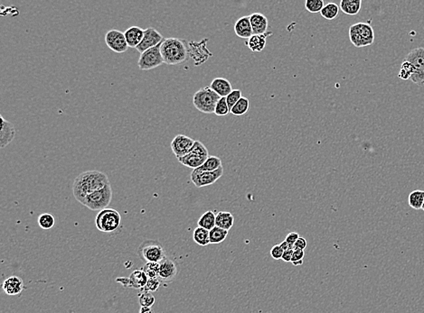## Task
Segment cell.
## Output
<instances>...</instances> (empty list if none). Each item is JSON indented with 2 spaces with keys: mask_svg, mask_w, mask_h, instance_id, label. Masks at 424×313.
<instances>
[{
  "mask_svg": "<svg viewBox=\"0 0 424 313\" xmlns=\"http://www.w3.org/2000/svg\"><path fill=\"white\" fill-rule=\"evenodd\" d=\"M122 224V216L116 209H102L97 214L95 225L98 230L104 233H111L118 230Z\"/></svg>",
  "mask_w": 424,
  "mask_h": 313,
  "instance_id": "5b68a950",
  "label": "cell"
},
{
  "mask_svg": "<svg viewBox=\"0 0 424 313\" xmlns=\"http://www.w3.org/2000/svg\"><path fill=\"white\" fill-rule=\"evenodd\" d=\"M105 42L110 50L117 54H123L129 48L125 34L120 30H109L105 34Z\"/></svg>",
  "mask_w": 424,
  "mask_h": 313,
  "instance_id": "7c38bea8",
  "label": "cell"
},
{
  "mask_svg": "<svg viewBox=\"0 0 424 313\" xmlns=\"http://www.w3.org/2000/svg\"><path fill=\"white\" fill-rule=\"evenodd\" d=\"M148 278L142 270H135L129 277H118L116 283L123 285L125 288L142 290L147 284Z\"/></svg>",
  "mask_w": 424,
  "mask_h": 313,
  "instance_id": "4fadbf2b",
  "label": "cell"
},
{
  "mask_svg": "<svg viewBox=\"0 0 424 313\" xmlns=\"http://www.w3.org/2000/svg\"><path fill=\"white\" fill-rule=\"evenodd\" d=\"M250 109V101L247 98L242 97L240 101L236 103L234 108L231 109V112L234 116H244L248 112Z\"/></svg>",
  "mask_w": 424,
  "mask_h": 313,
  "instance_id": "4dcf8cb0",
  "label": "cell"
},
{
  "mask_svg": "<svg viewBox=\"0 0 424 313\" xmlns=\"http://www.w3.org/2000/svg\"><path fill=\"white\" fill-rule=\"evenodd\" d=\"M304 5L306 10L312 14L321 12V10L325 7L323 0H306Z\"/></svg>",
  "mask_w": 424,
  "mask_h": 313,
  "instance_id": "836d02e7",
  "label": "cell"
},
{
  "mask_svg": "<svg viewBox=\"0 0 424 313\" xmlns=\"http://www.w3.org/2000/svg\"><path fill=\"white\" fill-rule=\"evenodd\" d=\"M210 88L221 98H226L234 88L231 82L224 78H215L211 82Z\"/></svg>",
  "mask_w": 424,
  "mask_h": 313,
  "instance_id": "7402d4cb",
  "label": "cell"
},
{
  "mask_svg": "<svg viewBox=\"0 0 424 313\" xmlns=\"http://www.w3.org/2000/svg\"><path fill=\"white\" fill-rule=\"evenodd\" d=\"M339 8L345 15L356 16L361 10L362 0H341Z\"/></svg>",
  "mask_w": 424,
  "mask_h": 313,
  "instance_id": "d4e9b609",
  "label": "cell"
},
{
  "mask_svg": "<svg viewBox=\"0 0 424 313\" xmlns=\"http://www.w3.org/2000/svg\"><path fill=\"white\" fill-rule=\"evenodd\" d=\"M141 270L146 274L148 279L159 278V270H160L159 263H146Z\"/></svg>",
  "mask_w": 424,
  "mask_h": 313,
  "instance_id": "e575fe53",
  "label": "cell"
},
{
  "mask_svg": "<svg viewBox=\"0 0 424 313\" xmlns=\"http://www.w3.org/2000/svg\"><path fill=\"white\" fill-rule=\"evenodd\" d=\"M145 30L139 26H130L124 32L127 43L130 48H137L142 41Z\"/></svg>",
  "mask_w": 424,
  "mask_h": 313,
  "instance_id": "44dd1931",
  "label": "cell"
},
{
  "mask_svg": "<svg viewBox=\"0 0 424 313\" xmlns=\"http://www.w3.org/2000/svg\"><path fill=\"white\" fill-rule=\"evenodd\" d=\"M283 253H284V250L282 249V247L281 246V245H275V246H273V248L271 249V252H269V254L272 255V257H273V259H276V260H280V259H282Z\"/></svg>",
  "mask_w": 424,
  "mask_h": 313,
  "instance_id": "60d3db41",
  "label": "cell"
},
{
  "mask_svg": "<svg viewBox=\"0 0 424 313\" xmlns=\"http://www.w3.org/2000/svg\"><path fill=\"white\" fill-rule=\"evenodd\" d=\"M223 166L222 165V160L217 157V156H214V155H210L204 164L195 170H198L199 171H214L218 170L219 168Z\"/></svg>",
  "mask_w": 424,
  "mask_h": 313,
  "instance_id": "f1b7e54d",
  "label": "cell"
},
{
  "mask_svg": "<svg viewBox=\"0 0 424 313\" xmlns=\"http://www.w3.org/2000/svg\"><path fill=\"white\" fill-rule=\"evenodd\" d=\"M196 140L186 137L185 135H177L171 142V149L173 154L176 155L177 160L187 155L192 149Z\"/></svg>",
  "mask_w": 424,
  "mask_h": 313,
  "instance_id": "5bb4252c",
  "label": "cell"
},
{
  "mask_svg": "<svg viewBox=\"0 0 424 313\" xmlns=\"http://www.w3.org/2000/svg\"><path fill=\"white\" fill-rule=\"evenodd\" d=\"M235 32L236 35L240 38L249 39L252 37L253 35V32H252V25L250 21V16H244L236 21L235 25Z\"/></svg>",
  "mask_w": 424,
  "mask_h": 313,
  "instance_id": "ffe728a7",
  "label": "cell"
},
{
  "mask_svg": "<svg viewBox=\"0 0 424 313\" xmlns=\"http://www.w3.org/2000/svg\"><path fill=\"white\" fill-rule=\"evenodd\" d=\"M1 130H0V147L5 148L12 142L16 136V128L11 122L5 119L1 115Z\"/></svg>",
  "mask_w": 424,
  "mask_h": 313,
  "instance_id": "e0dca14e",
  "label": "cell"
},
{
  "mask_svg": "<svg viewBox=\"0 0 424 313\" xmlns=\"http://www.w3.org/2000/svg\"><path fill=\"white\" fill-rule=\"evenodd\" d=\"M160 270H159V278L164 282L172 281L177 275V267L176 263L168 257H165L160 263Z\"/></svg>",
  "mask_w": 424,
  "mask_h": 313,
  "instance_id": "2e32d148",
  "label": "cell"
},
{
  "mask_svg": "<svg viewBox=\"0 0 424 313\" xmlns=\"http://www.w3.org/2000/svg\"><path fill=\"white\" fill-rule=\"evenodd\" d=\"M109 183L108 176L102 171L92 170L84 171L76 177L72 184V194L80 203L89 194L104 188Z\"/></svg>",
  "mask_w": 424,
  "mask_h": 313,
  "instance_id": "6da1fadb",
  "label": "cell"
},
{
  "mask_svg": "<svg viewBox=\"0 0 424 313\" xmlns=\"http://www.w3.org/2000/svg\"><path fill=\"white\" fill-rule=\"evenodd\" d=\"M349 39L357 48L369 46L374 43V32L367 23H357L349 27Z\"/></svg>",
  "mask_w": 424,
  "mask_h": 313,
  "instance_id": "277c9868",
  "label": "cell"
},
{
  "mask_svg": "<svg viewBox=\"0 0 424 313\" xmlns=\"http://www.w3.org/2000/svg\"><path fill=\"white\" fill-rule=\"evenodd\" d=\"M223 167L222 166L219 168L218 170L214 171H199L198 170H193L190 177L196 187L202 188L214 184L223 176Z\"/></svg>",
  "mask_w": 424,
  "mask_h": 313,
  "instance_id": "8fae6325",
  "label": "cell"
},
{
  "mask_svg": "<svg viewBox=\"0 0 424 313\" xmlns=\"http://www.w3.org/2000/svg\"><path fill=\"white\" fill-rule=\"evenodd\" d=\"M405 61L412 63L415 70L413 75L411 77V80L419 86H423L424 48L418 47L410 51L405 57Z\"/></svg>",
  "mask_w": 424,
  "mask_h": 313,
  "instance_id": "9c48e42d",
  "label": "cell"
},
{
  "mask_svg": "<svg viewBox=\"0 0 424 313\" xmlns=\"http://www.w3.org/2000/svg\"><path fill=\"white\" fill-rule=\"evenodd\" d=\"M300 237H299V235L297 232H290V233L287 235L285 241L288 244H290V246H294L295 243L297 242V240Z\"/></svg>",
  "mask_w": 424,
  "mask_h": 313,
  "instance_id": "b9f144b4",
  "label": "cell"
},
{
  "mask_svg": "<svg viewBox=\"0 0 424 313\" xmlns=\"http://www.w3.org/2000/svg\"><path fill=\"white\" fill-rule=\"evenodd\" d=\"M272 34V32H267L266 34H253L252 37L248 39L246 46L253 53H260L264 50L267 37Z\"/></svg>",
  "mask_w": 424,
  "mask_h": 313,
  "instance_id": "603a6c76",
  "label": "cell"
},
{
  "mask_svg": "<svg viewBox=\"0 0 424 313\" xmlns=\"http://www.w3.org/2000/svg\"><path fill=\"white\" fill-rule=\"evenodd\" d=\"M160 284H161V280L159 278H150L148 279L146 286L141 290V292H156L158 291V289L160 288Z\"/></svg>",
  "mask_w": 424,
  "mask_h": 313,
  "instance_id": "f35d334b",
  "label": "cell"
},
{
  "mask_svg": "<svg viewBox=\"0 0 424 313\" xmlns=\"http://www.w3.org/2000/svg\"><path fill=\"white\" fill-rule=\"evenodd\" d=\"M209 156V152L205 145L196 140L191 151L184 157L178 159V162L186 167L192 168L195 170L202 166Z\"/></svg>",
  "mask_w": 424,
  "mask_h": 313,
  "instance_id": "52a82bcc",
  "label": "cell"
},
{
  "mask_svg": "<svg viewBox=\"0 0 424 313\" xmlns=\"http://www.w3.org/2000/svg\"><path fill=\"white\" fill-rule=\"evenodd\" d=\"M193 239L195 242L201 246H206L210 244V231L198 227L194 230Z\"/></svg>",
  "mask_w": 424,
  "mask_h": 313,
  "instance_id": "484cf974",
  "label": "cell"
},
{
  "mask_svg": "<svg viewBox=\"0 0 424 313\" xmlns=\"http://www.w3.org/2000/svg\"><path fill=\"white\" fill-rule=\"evenodd\" d=\"M164 63L168 65H177L185 63L188 58V49L185 42L178 38L164 39L160 46Z\"/></svg>",
  "mask_w": 424,
  "mask_h": 313,
  "instance_id": "7a4b0ae2",
  "label": "cell"
},
{
  "mask_svg": "<svg viewBox=\"0 0 424 313\" xmlns=\"http://www.w3.org/2000/svg\"><path fill=\"white\" fill-rule=\"evenodd\" d=\"M293 253H294V249H288V250L284 251L283 255H282V261L284 262H290L291 263V259L293 256Z\"/></svg>",
  "mask_w": 424,
  "mask_h": 313,
  "instance_id": "f6af8a7d",
  "label": "cell"
},
{
  "mask_svg": "<svg viewBox=\"0 0 424 313\" xmlns=\"http://www.w3.org/2000/svg\"><path fill=\"white\" fill-rule=\"evenodd\" d=\"M215 218H216V215L213 211L208 210L206 213H204L199 218L198 223V227H201L203 229L210 231L215 227Z\"/></svg>",
  "mask_w": 424,
  "mask_h": 313,
  "instance_id": "83f0119b",
  "label": "cell"
},
{
  "mask_svg": "<svg viewBox=\"0 0 424 313\" xmlns=\"http://www.w3.org/2000/svg\"><path fill=\"white\" fill-rule=\"evenodd\" d=\"M138 255L147 263H160L166 257L162 245L156 240H146L138 249Z\"/></svg>",
  "mask_w": 424,
  "mask_h": 313,
  "instance_id": "ba28073f",
  "label": "cell"
},
{
  "mask_svg": "<svg viewBox=\"0 0 424 313\" xmlns=\"http://www.w3.org/2000/svg\"><path fill=\"white\" fill-rule=\"evenodd\" d=\"M424 201V191L416 190L411 192L408 197V203L412 209L419 210L422 208Z\"/></svg>",
  "mask_w": 424,
  "mask_h": 313,
  "instance_id": "4316f807",
  "label": "cell"
},
{
  "mask_svg": "<svg viewBox=\"0 0 424 313\" xmlns=\"http://www.w3.org/2000/svg\"><path fill=\"white\" fill-rule=\"evenodd\" d=\"M401 69L403 70V71H406L408 74H410L411 77L413 75V73H414V67H413V65H412V63H409L407 61H404L403 63H402V66H401Z\"/></svg>",
  "mask_w": 424,
  "mask_h": 313,
  "instance_id": "7bdbcfd3",
  "label": "cell"
},
{
  "mask_svg": "<svg viewBox=\"0 0 424 313\" xmlns=\"http://www.w3.org/2000/svg\"><path fill=\"white\" fill-rule=\"evenodd\" d=\"M139 313H155L152 307H141L139 309Z\"/></svg>",
  "mask_w": 424,
  "mask_h": 313,
  "instance_id": "7dc6e473",
  "label": "cell"
},
{
  "mask_svg": "<svg viewBox=\"0 0 424 313\" xmlns=\"http://www.w3.org/2000/svg\"><path fill=\"white\" fill-rule=\"evenodd\" d=\"M339 9L340 8L336 3H328L325 5V7L320 12V15L327 20H334L338 16Z\"/></svg>",
  "mask_w": 424,
  "mask_h": 313,
  "instance_id": "f546056e",
  "label": "cell"
},
{
  "mask_svg": "<svg viewBox=\"0 0 424 313\" xmlns=\"http://www.w3.org/2000/svg\"><path fill=\"white\" fill-rule=\"evenodd\" d=\"M220 99L221 97L217 95L210 88V86H206L194 94L193 104L200 112L212 114L215 111L216 105Z\"/></svg>",
  "mask_w": 424,
  "mask_h": 313,
  "instance_id": "3957f363",
  "label": "cell"
},
{
  "mask_svg": "<svg viewBox=\"0 0 424 313\" xmlns=\"http://www.w3.org/2000/svg\"><path fill=\"white\" fill-rule=\"evenodd\" d=\"M228 236V231L218 227H214L210 230V244H220L225 240Z\"/></svg>",
  "mask_w": 424,
  "mask_h": 313,
  "instance_id": "1f68e13d",
  "label": "cell"
},
{
  "mask_svg": "<svg viewBox=\"0 0 424 313\" xmlns=\"http://www.w3.org/2000/svg\"><path fill=\"white\" fill-rule=\"evenodd\" d=\"M230 112H231V110H230L229 106L227 104L226 98H221L220 101L217 102L214 114L218 117H224Z\"/></svg>",
  "mask_w": 424,
  "mask_h": 313,
  "instance_id": "8d00e7d4",
  "label": "cell"
},
{
  "mask_svg": "<svg viewBox=\"0 0 424 313\" xmlns=\"http://www.w3.org/2000/svg\"><path fill=\"white\" fill-rule=\"evenodd\" d=\"M160 46L161 43L151 49H148L140 55L138 61V66L141 71H150L155 68L160 67L162 63H164V60L160 51Z\"/></svg>",
  "mask_w": 424,
  "mask_h": 313,
  "instance_id": "30bf717a",
  "label": "cell"
},
{
  "mask_svg": "<svg viewBox=\"0 0 424 313\" xmlns=\"http://www.w3.org/2000/svg\"><path fill=\"white\" fill-rule=\"evenodd\" d=\"M2 289L6 294L16 296L20 294L24 290V282L18 276H11L4 281Z\"/></svg>",
  "mask_w": 424,
  "mask_h": 313,
  "instance_id": "ac0fdd59",
  "label": "cell"
},
{
  "mask_svg": "<svg viewBox=\"0 0 424 313\" xmlns=\"http://www.w3.org/2000/svg\"><path fill=\"white\" fill-rule=\"evenodd\" d=\"M112 199V189L111 185L108 184L104 188L99 190L97 192L89 194L85 197L81 204L84 205L93 211H101L102 209H107Z\"/></svg>",
  "mask_w": 424,
  "mask_h": 313,
  "instance_id": "8992f818",
  "label": "cell"
},
{
  "mask_svg": "<svg viewBox=\"0 0 424 313\" xmlns=\"http://www.w3.org/2000/svg\"><path fill=\"white\" fill-rule=\"evenodd\" d=\"M235 223L234 215L227 211H220L216 214L215 226L224 230H230Z\"/></svg>",
  "mask_w": 424,
  "mask_h": 313,
  "instance_id": "cb8c5ba5",
  "label": "cell"
},
{
  "mask_svg": "<svg viewBox=\"0 0 424 313\" xmlns=\"http://www.w3.org/2000/svg\"><path fill=\"white\" fill-rule=\"evenodd\" d=\"M155 301V297L151 292H141L139 294V302L141 307H152Z\"/></svg>",
  "mask_w": 424,
  "mask_h": 313,
  "instance_id": "d590c367",
  "label": "cell"
},
{
  "mask_svg": "<svg viewBox=\"0 0 424 313\" xmlns=\"http://www.w3.org/2000/svg\"><path fill=\"white\" fill-rule=\"evenodd\" d=\"M280 245H281V246L282 247V249L284 251L288 250V249H294V246H290V244H288V243L286 242L285 240H284L283 242L281 243Z\"/></svg>",
  "mask_w": 424,
  "mask_h": 313,
  "instance_id": "bcb514c9",
  "label": "cell"
},
{
  "mask_svg": "<svg viewBox=\"0 0 424 313\" xmlns=\"http://www.w3.org/2000/svg\"><path fill=\"white\" fill-rule=\"evenodd\" d=\"M421 209H422V210H423V211H424V201H423V205H422V208H421Z\"/></svg>",
  "mask_w": 424,
  "mask_h": 313,
  "instance_id": "c3c4849f",
  "label": "cell"
},
{
  "mask_svg": "<svg viewBox=\"0 0 424 313\" xmlns=\"http://www.w3.org/2000/svg\"><path fill=\"white\" fill-rule=\"evenodd\" d=\"M253 34H263L269 28V20L261 13H253L250 16Z\"/></svg>",
  "mask_w": 424,
  "mask_h": 313,
  "instance_id": "d6986e66",
  "label": "cell"
},
{
  "mask_svg": "<svg viewBox=\"0 0 424 313\" xmlns=\"http://www.w3.org/2000/svg\"><path fill=\"white\" fill-rule=\"evenodd\" d=\"M163 41H164L163 35L160 34L159 31H157L153 27H148L147 29H145L142 41L136 49L140 54H142L148 49H151L153 47L159 46Z\"/></svg>",
  "mask_w": 424,
  "mask_h": 313,
  "instance_id": "9a60e30c",
  "label": "cell"
},
{
  "mask_svg": "<svg viewBox=\"0 0 424 313\" xmlns=\"http://www.w3.org/2000/svg\"><path fill=\"white\" fill-rule=\"evenodd\" d=\"M304 256H305V252H304V250H298V249L294 250L293 256H292V259H291V263H292V264L294 266L301 265L303 263Z\"/></svg>",
  "mask_w": 424,
  "mask_h": 313,
  "instance_id": "ab89813d",
  "label": "cell"
},
{
  "mask_svg": "<svg viewBox=\"0 0 424 313\" xmlns=\"http://www.w3.org/2000/svg\"><path fill=\"white\" fill-rule=\"evenodd\" d=\"M306 245H307V243H306V238H299L293 246H294V250H297V249L304 250L306 247Z\"/></svg>",
  "mask_w": 424,
  "mask_h": 313,
  "instance_id": "ee69618b",
  "label": "cell"
},
{
  "mask_svg": "<svg viewBox=\"0 0 424 313\" xmlns=\"http://www.w3.org/2000/svg\"><path fill=\"white\" fill-rule=\"evenodd\" d=\"M242 98V91L241 90H234L233 92L226 97L227 104L229 106V109L231 110L234 106L240 101Z\"/></svg>",
  "mask_w": 424,
  "mask_h": 313,
  "instance_id": "74e56055",
  "label": "cell"
},
{
  "mask_svg": "<svg viewBox=\"0 0 424 313\" xmlns=\"http://www.w3.org/2000/svg\"><path fill=\"white\" fill-rule=\"evenodd\" d=\"M38 225L43 230H51L55 224V217L49 213H44L38 217Z\"/></svg>",
  "mask_w": 424,
  "mask_h": 313,
  "instance_id": "d6a6232c",
  "label": "cell"
}]
</instances>
